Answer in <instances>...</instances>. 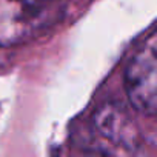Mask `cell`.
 <instances>
[{
	"instance_id": "1",
	"label": "cell",
	"mask_w": 157,
	"mask_h": 157,
	"mask_svg": "<svg viewBox=\"0 0 157 157\" xmlns=\"http://www.w3.org/2000/svg\"><path fill=\"white\" fill-rule=\"evenodd\" d=\"M60 0H0V45L23 43L49 25L62 13Z\"/></svg>"
},
{
	"instance_id": "2",
	"label": "cell",
	"mask_w": 157,
	"mask_h": 157,
	"mask_svg": "<svg viewBox=\"0 0 157 157\" xmlns=\"http://www.w3.org/2000/svg\"><path fill=\"white\" fill-rule=\"evenodd\" d=\"M131 105L143 116H157V29L136 51L125 71Z\"/></svg>"
},
{
	"instance_id": "3",
	"label": "cell",
	"mask_w": 157,
	"mask_h": 157,
	"mask_svg": "<svg viewBox=\"0 0 157 157\" xmlns=\"http://www.w3.org/2000/svg\"><path fill=\"white\" fill-rule=\"evenodd\" d=\"M96 123L103 136L114 142H120L125 146H132L137 137V131L131 123L129 116L119 105H105L96 114Z\"/></svg>"
}]
</instances>
